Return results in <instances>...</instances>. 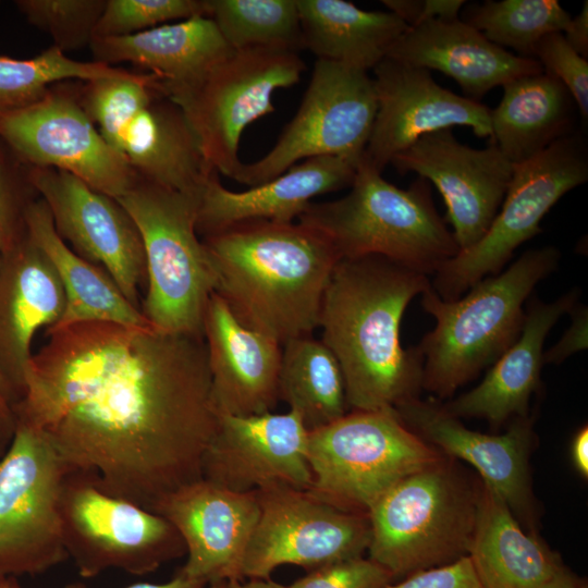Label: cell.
I'll use <instances>...</instances> for the list:
<instances>
[{"label": "cell", "mask_w": 588, "mask_h": 588, "mask_svg": "<svg viewBox=\"0 0 588 588\" xmlns=\"http://www.w3.org/2000/svg\"><path fill=\"white\" fill-rule=\"evenodd\" d=\"M76 85L78 100L103 139L136 174L198 195L212 170L182 109L151 74L103 77Z\"/></svg>", "instance_id": "obj_7"}, {"label": "cell", "mask_w": 588, "mask_h": 588, "mask_svg": "<svg viewBox=\"0 0 588 588\" xmlns=\"http://www.w3.org/2000/svg\"><path fill=\"white\" fill-rule=\"evenodd\" d=\"M359 161L342 156L309 158L242 192L225 188L212 171L198 195L196 232L204 237L254 220L295 222L314 197L350 187Z\"/></svg>", "instance_id": "obj_23"}, {"label": "cell", "mask_w": 588, "mask_h": 588, "mask_svg": "<svg viewBox=\"0 0 588 588\" xmlns=\"http://www.w3.org/2000/svg\"><path fill=\"white\" fill-rule=\"evenodd\" d=\"M390 164L400 174L417 173L437 187L446 206L444 220L452 225L460 250L487 233L513 174V163L495 144L473 148L460 143L451 130L421 136Z\"/></svg>", "instance_id": "obj_18"}, {"label": "cell", "mask_w": 588, "mask_h": 588, "mask_svg": "<svg viewBox=\"0 0 588 588\" xmlns=\"http://www.w3.org/2000/svg\"><path fill=\"white\" fill-rule=\"evenodd\" d=\"M578 296L573 289L550 303L530 298L517 340L476 388L442 407L456 418H485L495 426L512 416L527 417L530 396L540 385L546 336L576 306Z\"/></svg>", "instance_id": "obj_27"}, {"label": "cell", "mask_w": 588, "mask_h": 588, "mask_svg": "<svg viewBox=\"0 0 588 588\" xmlns=\"http://www.w3.org/2000/svg\"><path fill=\"white\" fill-rule=\"evenodd\" d=\"M34 194L27 166L0 140V259L27 232L25 216Z\"/></svg>", "instance_id": "obj_39"}, {"label": "cell", "mask_w": 588, "mask_h": 588, "mask_svg": "<svg viewBox=\"0 0 588 588\" xmlns=\"http://www.w3.org/2000/svg\"><path fill=\"white\" fill-rule=\"evenodd\" d=\"M569 314L572 323L560 341L543 353V364H561L571 355L587 348L588 310L586 306H575Z\"/></svg>", "instance_id": "obj_43"}, {"label": "cell", "mask_w": 588, "mask_h": 588, "mask_svg": "<svg viewBox=\"0 0 588 588\" xmlns=\"http://www.w3.org/2000/svg\"><path fill=\"white\" fill-rule=\"evenodd\" d=\"M468 556L485 588H542L562 566L554 553L523 531L505 501L485 482Z\"/></svg>", "instance_id": "obj_31"}, {"label": "cell", "mask_w": 588, "mask_h": 588, "mask_svg": "<svg viewBox=\"0 0 588 588\" xmlns=\"http://www.w3.org/2000/svg\"><path fill=\"white\" fill-rule=\"evenodd\" d=\"M549 76L559 81L576 103L581 121L588 119V61L577 53L562 33L546 36L534 54Z\"/></svg>", "instance_id": "obj_40"}, {"label": "cell", "mask_w": 588, "mask_h": 588, "mask_svg": "<svg viewBox=\"0 0 588 588\" xmlns=\"http://www.w3.org/2000/svg\"><path fill=\"white\" fill-rule=\"evenodd\" d=\"M571 19L556 0H487L469 7L463 21L494 45L534 58L538 44L563 33Z\"/></svg>", "instance_id": "obj_35"}, {"label": "cell", "mask_w": 588, "mask_h": 588, "mask_svg": "<svg viewBox=\"0 0 588 588\" xmlns=\"http://www.w3.org/2000/svg\"><path fill=\"white\" fill-rule=\"evenodd\" d=\"M69 471L42 433L16 420L0 457V576L38 575L69 559L60 517Z\"/></svg>", "instance_id": "obj_13"}, {"label": "cell", "mask_w": 588, "mask_h": 588, "mask_svg": "<svg viewBox=\"0 0 588 588\" xmlns=\"http://www.w3.org/2000/svg\"><path fill=\"white\" fill-rule=\"evenodd\" d=\"M208 583L186 577L180 572L166 583H137L125 588H207ZM62 588H87L83 583H71Z\"/></svg>", "instance_id": "obj_46"}, {"label": "cell", "mask_w": 588, "mask_h": 588, "mask_svg": "<svg viewBox=\"0 0 588 588\" xmlns=\"http://www.w3.org/2000/svg\"><path fill=\"white\" fill-rule=\"evenodd\" d=\"M28 168V180L47 205L56 231L73 250L101 267L140 309L146 261L136 224L115 198L78 177L50 168Z\"/></svg>", "instance_id": "obj_17"}, {"label": "cell", "mask_w": 588, "mask_h": 588, "mask_svg": "<svg viewBox=\"0 0 588 588\" xmlns=\"http://www.w3.org/2000/svg\"><path fill=\"white\" fill-rule=\"evenodd\" d=\"M377 96L368 72L317 59L301 106L274 146L260 159L242 163L234 181L254 187L314 157L362 159Z\"/></svg>", "instance_id": "obj_14"}, {"label": "cell", "mask_w": 588, "mask_h": 588, "mask_svg": "<svg viewBox=\"0 0 588 588\" xmlns=\"http://www.w3.org/2000/svg\"><path fill=\"white\" fill-rule=\"evenodd\" d=\"M7 444L3 443L2 441H0V457L2 456V454L4 453L5 449H7Z\"/></svg>", "instance_id": "obj_52"}, {"label": "cell", "mask_w": 588, "mask_h": 588, "mask_svg": "<svg viewBox=\"0 0 588 588\" xmlns=\"http://www.w3.org/2000/svg\"><path fill=\"white\" fill-rule=\"evenodd\" d=\"M572 458L576 469L585 478L588 477V428L583 427L572 442Z\"/></svg>", "instance_id": "obj_47"}, {"label": "cell", "mask_w": 588, "mask_h": 588, "mask_svg": "<svg viewBox=\"0 0 588 588\" xmlns=\"http://www.w3.org/2000/svg\"><path fill=\"white\" fill-rule=\"evenodd\" d=\"M387 57L439 71L452 77L465 97L476 101L517 77L542 72L536 59L494 45L461 19L408 27Z\"/></svg>", "instance_id": "obj_26"}, {"label": "cell", "mask_w": 588, "mask_h": 588, "mask_svg": "<svg viewBox=\"0 0 588 588\" xmlns=\"http://www.w3.org/2000/svg\"><path fill=\"white\" fill-rule=\"evenodd\" d=\"M215 293L245 327L281 345L318 328L322 296L340 260L316 230L254 220L200 238Z\"/></svg>", "instance_id": "obj_3"}, {"label": "cell", "mask_w": 588, "mask_h": 588, "mask_svg": "<svg viewBox=\"0 0 588 588\" xmlns=\"http://www.w3.org/2000/svg\"><path fill=\"white\" fill-rule=\"evenodd\" d=\"M12 392L0 376V441L9 445L14 429V404L11 403Z\"/></svg>", "instance_id": "obj_45"}, {"label": "cell", "mask_w": 588, "mask_h": 588, "mask_svg": "<svg viewBox=\"0 0 588 588\" xmlns=\"http://www.w3.org/2000/svg\"><path fill=\"white\" fill-rule=\"evenodd\" d=\"M194 16H207L206 0H107L94 38L128 36Z\"/></svg>", "instance_id": "obj_38"}, {"label": "cell", "mask_w": 588, "mask_h": 588, "mask_svg": "<svg viewBox=\"0 0 588 588\" xmlns=\"http://www.w3.org/2000/svg\"><path fill=\"white\" fill-rule=\"evenodd\" d=\"M296 4L303 50L366 72L408 28L390 11H366L344 0H296Z\"/></svg>", "instance_id": "obj_32"}, {"label": "cell", "mask_w": 588, "mask_h": 588, "mask_svg": "<svg viewBox=\"0 0 588 588\" xmlns=\"http://www.w3.org/2000/svg\"><path fill=\"white\" fill-rule=\"evenodd\" d=\"M478 492L443 460L411 474L369 510V559L395 578L468 555Z\"/></svg>", "instance_id": "obj_8"}, {"label": "cell", "mask_w": 588, "mask_h": 588, "mask_svg": "<svg viewBox=\"0 0 588 588\" xmlns=\"http://www.w3.org/2000/svg\"><path fill=\"white\" fill-rule=\"evenodd\" d=\"M588 180V146L579 131L513 164L502 205L483 237L433 274L432 289L455 301L481 279L500 273L514 250L542 232L540 222L569 191Z\"/></svg>", "instance_id": "obj_11"}, {"label": "cell", "mask_w": 588, "mask_h": 588, "mask_svg": "<svg viewBox=\"0 0 588 588\" xmlns=\"http://www.w3.org/2000/svg\"><path fill=\"white\" fill-rule=\"evenodd\" d=\"M25 220L28 236L51 262L65 296L62 317L50 329L84 322L151 327L106 270L65 244L41 198H35L28 205Z\"/></svg>", "instance_id": "obj_29"}, {"label": "cell", "mask_w": 588, "mask_h": 588, "mask_svg": "<svg viewBox=\"0 0 588 588\" xmlns=\"http://www.w3.org/2000/svg\"><path fill=\"white\" fill-rule=\"evenodd\" d=\"M0 588H20L16 577L0 576Z\"/></svg>", "instance_id": "obj_50"}, {"label": "cell", "mask_w": 588, "mask_h": 588, "mask_svg": "<svg viewBox=\"0 0 588 588\" xmlns=\"http://www.w3.org/2000/svg\"><path fill=\"white\" fill-rule=\"evenodd\" d=\"M207 17L233 50H303L296 0H206Z\"/></svg>", "instance_id": "obj_34"}, {"label": "cell", "mask_w": 588, "mask_h": 588, "mask_svg": "<svg viewBox=\"0 0 588 588\" xmlns=\"http://www.w3.org/2000/svg\"><path fill=\"white\" fill-rule=\"evenodd\" d=\"M372 71L377 113L363 159L379 172L429 133L466 126L491 139V109L440 86L430 71L389 57Z\"/></svg>", "instance_id": "obj_19"}, {"label": "cell", "mask_w": 588, "mask_h": 588, "mask_svg": "<svg viewBox=\"0 0 588 588\" xmlns=\"http://www.w3.org/2000/svg\"><path fill=\"white\" fill-rule=\"evenodd\" d=\"M542 588H586V585L562 565Z\"/></svg>", "instance_id": "obj_48"}, {"label": "cell", "mask_w": 588, "mask_h": 588, "mask_svg": "<svg viewBox=\"0 0 588 588\" xmlns=\"http://www.w3.org/2000/svg\"><path fill=\"white\" fill-rule=\"evenodd\" d=\"M0 140L25 166L68 172L115 199L138 177L85 112L76 85H53L34 105L1 114Z\"/></svg>", "instance_id": "obj_15"}, {"label": "cell", "mask_w": 588, "mask_h": 588, "mask_svg": "<svg viewBox=\"0 0 588 588\" xmlns=\"http://www.w3.org/2000/svg\"><path fill=\"white\" fill-rule=\"evenodd\" d=\"M569 46L581 57H588V2L584 1L580 12L562 33Z\"/></svg>", "instance_id": "obj_44"}, {"label": "cell", "mask_w": 588, "mask_h": 588, "mask_svg": "<svg viewBox=\"0 0 588 588\" xmlns=\"http://www.w3.org/2000/svg\"><path fill=\"white\" fill-rule=\"evenodd\" d=\"M306 454L313 477L308 491L366 515L400 480L442 461L394 408L353 411L309 431Z\"/></svg>", "instance_id": "obj_9"}, {"label": "cell", "mask_w": 588, "mask_h": 588, "mask_svg": "<svg viewBox=\"0 0 588 588\" xmlns=\"http://www.w3.org/2000/svg\"><path fill=\"white\" fill-rule=\"evenodd\" d=\"M392 575L369 558L334 562L293 581L289 588H384Z\"/></svg>", "instance_id": "obj_41"}, {"label": "cell", "mask_w": 588, "mask_h": 588, "mask_svg": "<svg viewBox=\"0 0 588 588\" xmlns=\"http://www.w3.org/2000/svg\"><path fill=\"white\" fill-rule=\"evenodd\" d=\"M0 265V376L17 402L33 357L34 335L59 322L65 296L51 262L27 232L1 257Z\"/></svg>", "instance_id": "obj_25"}, {"label": "cell", "mask_w": 588, "mask_h": 588, "mask_svg": "<svg viewBox=\"0 0 588 588\" xmlns=\"http://www.w3.org/2000/svg\"><path fill=\"white\" fill-rule=\"evenodd\" d=\"M207 588H226V580H218L208 584Z\"/></svg>", "instance_id": "obj_51"}, {"label": "cell", "mask_w": 588, "mask_h": 588, "mask_svg": "<svg viewBox=\"0 0 588 588\" xmlns=\"http://www.w3.org/2000/svg\"><path fill=\"white\" fill-rule=\"evenodd\" d=\"M560 260L554 246L529 249L458 299L443 301L432 286L425 291L421 305L436 326L417 345L424 357L422 388L448 397L493 364L519 336L524 303Z\"/></svg>", "instance_id": "obj_4"}, {"label": "cell", "mask_w": 588, "mask_h": 588, "mask_svg": "<svg viewBox=\"0 0 588 588\" xmlns=\"http://www.w3.org/2000/svg\"><path fill=\"white\" fill-rule=\"evenodd\" d=\"M503 87L491 109L493 143L513 163L524 162L576 132L578 113L567 89L543 71L517 77Z\"/></svg>", "instance_id": "obj_30"}, {"label": "cell", "mask_w": 588, "mask_h": 588, "mask_svg": "<svg viewBox=\"0 0 588 588\" xmlns=\"http://www.w3.org/2000/svg\"><path fill=\"white\" fill-rule=\"evenodd\" d=\"M226 588H289L270 578H250L247 583L241 579L226 580Z\"/></svg>", "instance_id": "obj_49"}, {"label": "cell", "mask_w": 588, "mask_h": 588, "mask_svg": "<svg viewBox=\"0 0 588 588\" xmlns=\"http://www.w3.org/2000/svg\"><path fill=\"white\" fill-rule=\"evenodd\" d=\"M308 430L295 411L220 414L203 460V478L235 492L272 488L308 491Z\"/></svg>", "instance_id": "obj_20"}, {"label": "cell", "mask_w": 588, "mask_h": 588, "mask_svg": "<svg viewBox=\"0 0 588 588\" xmlns=\"http://www.w3.org/2000/svg\"><path fill=\"white\" fill-rule=\"evenodd\" d=\"M394 411L421 439L473 465L513 513L520 517L529 514L531 425L527 417L517 418L505 433L491 436L467 429L442 406L417 397L399 404Z\"/></svg>", "instance_id": "obj_24"}, {"label": "cell", "mask_w": 588, "mask_h": 588, "mask_svg": "<svg viewBox=\"0 0 588 588\" xmlns=\"http://www.w3.org/2000/svg\"><path fill=\"white\" fill-rule=\"evenodd\" d=\"M279 400L298 414L308 431L330 425L347 414L340 364L321 340L310 334L282 345Z\"/></svg>", "instance_id": "obj_33"}, {"label": "cell", "mask_w": 588, "mask_h": 588, "mask_svg": "<svg viewBox=\"0 0 588 588\" xmlns=\"http://www.w3.org/2000/svg\"><path fill=\"white\" fill-rule=\"evenodd\" d=\"M428 275L382 256L342 258L324 290L318 328L338 359L348 408L391 409L422 387L424 357L403 348L401 321Z\"/></svg>", "instance_id": "obj_2"}, {"label": "cell", "mask_w": 588, "mask_h": 588, "mask_svg": "<svg viewBox=\"0 0 588 588\" xmlns=\"http://www.w3.org/2000/svg\"><path fill=\"white\" fill-rule=\"evenodd\" d=\"M47 334L14 414L70 471L151 512L203 478L219 416L203 336L111 322Z\"/></svg>", "instance_id": "obj_1"}, {"label": "cell", "mask_w": 588, "mask_h": 588, "mask_svg": "<svg viewBox=\"0 0 588 588\" xmlns=\"http://www.w3.org/2000/svg\"><path fill=\"white\" fill-rule=\"evenodd\" d=\"M297 222L322 234L340 259L382 256L426 275L460 250L427 180L400 188L363 157L348 193L311 203Z\"/></svg>", "instance_id": "obj_5"}, {"label": "cell", "mask_w": 588, "mask_h": 588, "mask_svg": "<svg viewBox=\"0 0 588 588\" xmlns=\"http://www.w3.org/2000/svg\"><path fill=\"white\" fill-rule=\"evenodd\" d=\"M134 74L95 61L73 60L54 46L30 59L0 56V115L34 105L57 83Z\"/></svg>", "instance_id": "obj_36"}, {"label": "cell", "mask_w": 588, "mask_h": 588, "mask_svg": "<svg viewBox=\"0 0 588 588\" xmlns=\"http://www.w3.org/2000/svg\"><path fill=\"white\" fill-rule=\"evenodd\" d=\"M1 3V2H0Z\"/></svg>", "instance_id": "obj_53"}, {"label": "cell", "mask_w": 588, "mask_h": 588, "mask_svg": "<svg viewBox=\"0 0 588 588\" xmlns=\"http://www.w3.org/2000/svg\"><path fill=\"white\" fill-rule=\"evenodd\" d=\"M63 543L83 578L115 568L146 575L186 553L176 529L158 513L103 492L72 470L60 494Z\"/></svg>", "instance_id": "obj_12"}, {"label": "cell", "mask_w": 588, "mask_h": 588, "mask_svg": "<svg viewBox=\"0 0 588 588\" xmlns=\"http://www.w3.org/2000/svg\"><path fill=\"white\" fill-rule=\"evenodd\" d=\"M198 195L138 176L117 200L136 224L144 246L143 316L157 330L204 338V315L215 292V277L196 232Z\"/></svg>", "instance_id": "obj_6"}, {"label": "cell", "mask_w": 588, "mask_h": 588, "mask_svg": "<svg viewBox=\"0 0 588 588\" xmlns=\"http://www.w3.org/2000/svg\"><path fill=\"white\" fill-rule=\"evenodd\" d=\"M203 335L218 415L271 412L280 401L282 345L241 323L215 292L205 310Z\"/></svg>", "instance_id": "obj_22"}, {"label": "cell", "mask_w": 588, "mask_h": 588, "mask_svg": "<svg viewBox=\"0 0 588 588\" xmlns=\"http://www.w3.org/2000/svg\"><path fill=\"white\" fill-rule=\"evenodd\" d=\"M384 588H485L468 555L452 563L420 571Z\"/></svg>", "instance_id": "obj_42"}, {"label": "cell", "mask_w": 588, "mask_h": 588, "mask_svg": "<svg viewBox=\"0 0 588 588\" xmlns=\"http://www.w3.org/2000/svg\"><path fill=\"white\" fill-rule=\"evenodd\" d=\"M155 513L185 544L181 574L208 584L242 580V561L260 514L256 491L235 492L201 478L164 497Z\"/></svg>", "instance_id": "obj_21"}, {"label": "cell", "mask_w": 588, "mask_h": 588, "mask_svg": "<svg viewBox=\"0 0 588 588\" xmlns=\"http://www.w3.org/2000/svg\"><path fill=\"white\" fill-rule=\"evenodd\" d=\"M304 71L296 51L232 50L198 82L166 96L182 109L207 166L233 180L244 130L273 112V93L297 84Z\"/></svg>", "instance_id": "obj_10"}, {"label": "cell", "mask_w": 588, "mask_h": 588, "mask_svg": "<svg viewBox=\"0 0 588 588\" xmlns=\"http://www.w3.org/2000/svg\"><path fill=\"white\" fill-rule=\"evenodd\" d=\"M256 493L260 514L242 561V579L269 578L284 564L313 571L368 550V515L339 509L309 491L272 488Z\"/></svg>", "instance_id": "obj_16"}, {"label": "cell", "mask_w": 588, "mask_h": 588, "mask_svg": "<svg viewBox=\"0 0 588 588\" xmlns=\"http://www.w3.org/2000/svg\"><path fill=\"white\" fill-rule=\"evenodd\" d=\"M107 0H16L27 22L46 32L62 52L89 46Z\"/></svg>", "instance_id": "obj_37"}, {"label": "cell", "mask_w": 588, "mask_h": 588, "mask_svg": "<svg viewBox=\"0 0 588 588\" xmlns=\"http://www.w3.org/2000/svg\"><path fill=\"white\" fill-rule=\"evenodd\" d=\"M89 47L95 62L109 66L130 62L147 70L164 95L195 84L233 50L207 16L128 36L94 38Z\"/></svg>", "instance_id": "obj_28"}]
</instances>
